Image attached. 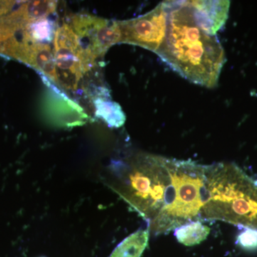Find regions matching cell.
Segmentation results:
<instances>
[{
	"mask_svg": "<svg viewBox=\"0 0 257 257\" xmlns=\"http://www.w3.org/2000/svg\"><path fill=\"white\" fill-rule=\"evenodd\" d=\"M211 229L200 221H190L182 225L174 231L177 241L184 246H193L206 240Z\"/></svg>",
	"mask_w": 257,
	"mask_h": 257,
	"instance_id": "9",
	"label": "cell"
},
{
	"mask_svg": "<svg viewBox=\"0 0 257 257\" xmlns=\"http://www.w3.org/2000/svg\"><path fill=\"white\" fill-rule=\"evenodd\" d=\"M170 6L162 2L146 14L119 22L121 43L143 47L157 53L167 37Z\"/></svg>",
	"mask_w": 257,
	"mask_h": 257,
	"instance_id": "4",
	"label": "cell"
},
{
	"mask_svg": "<svg viewBox=\"0 0 257 257\" xmlns=\"http://www.w3.org/2000/svg\"><path fill=\"white\" fill-rule=\"evenodd\" d=\"M125 186L121 195L156 235L194 221L234 224L241 197L234 164L202 165L147 154L132 162Z\"/></svg>",
	"mask_w": 257,
	"mask_h": 257,
	"instance_id": "1",
	"label": "cell"
},
{
	"mask_svg": "<svg viewBox=\"0 0 257 257\" xmlns=\"http://www.w3.org/2000/svg\"><path fill=\"white\" fill-rule=\"evenodd\" d=\"M96 114L111 127H119L124 124L125 115L119 104L109 99L97 98L94 101Z\"/></svg>",
	"mask_w": 257,
	"mask_h": 257,
	"instance_id": "10",
	"label": "cell"
},
{
	"mask_svg": "<svg viewBox=\"0 0 257 257\" xmlns=\"http://www.w3.org/2000/svg\"><path fill=\"white\" fill-rule=\"evenodd\" d=\"M167 37L157 55L184 78L215 87L226 62L224 48L215 35L198 26L183 1H169Z\"/></svg>",
	"mask_w": 257,
	"mask_h": 257,
	"instance_id": "2",
	"label": "cell"
},
{
	"mask_svg": "<svg viewBox=\"0 0 257 257\" xmlns=\"http://www.w3.org/2000/svg\"><path fill=\"white\" fill-rule=\"evenodd\" d=\"M190 10L198 26L209 35H215L229 17V1H183Z\"/></svg>",
	"mask_w": 257,
	"mask_h": 257,
	"instance_id": "6",
	"label": "cell"
},
{
	"mask_svg": "<svg viewBox=\"0 0 257 257\" xmlns=\"http://www.w3.org/2000/svg\"><path fill=\"white\" fill-rule=\"evenodd\" d=\"M243 228L244 230L241 231L236 238V243L244 249H256L257 229L249 227Z\"/></svg>",
	"mask_w": 257,
	"mask_h": 257,
	"instance_id": "11",
	"label": "cell"
},
{
	"mask_svg": "<svg viewBox=\"0 0 257 257\" xmlns=\"http://www.w3.org/2000/svg\"><path fill=\"white\" fill-rule=\"evenodd\" d=\"M69 25L87 52L97 60L113 45L121 43L119 22L88 15H74Z\"/></svg>",
	"mask_w": 257,
	"mask_h": 257,
	"instance_id": "5",
	"label": "cell"
},
{
	"mask_svg": "<svg viewBox=\"0 0 257 257\" xmlns=\"http://www.w3.org/2000/svg\"><path fill=\"white\" fill-rule=\"evenodd\" d=\"M53 46L57 85L66 90H76L83 76L96 65V60L68 23L57 27Z\"/></svg>",
	"mask_w": 257,
	"mask_h": 257,
	"instance_id": "3",
	"label": "cell"
},
{
	"mask_svg": "<svg viewBox=\"0 0 257 257\" xmlns=\"http://www.w3.org/2000/svg\"><path fill=\"white\" fill-rule=\"evenodd\" d=\"M23 63L43 74L51 82L57 83L53 49L49 44H32L29 47Z\"/></svg>",
	"mask_w": 257,
	"mask_h": 257,
	"instance_id": "7",
	"label": "cell"
},
{
	"mask_svg": "<svg viewBox=\"0 0 257 257\" xmlns=\"http://www.w3.org/2000/svg\"><path fill=\"white\" fill-rule=\"evenodd\" d=\"M150 230L140 229L125 238L109 257H141L148 246Z\"/></svg>",
	"mask_w": 257,
	"mask_h": 257,
	"instance_id": "8",
	"label": "cell"
}]
</instances>
